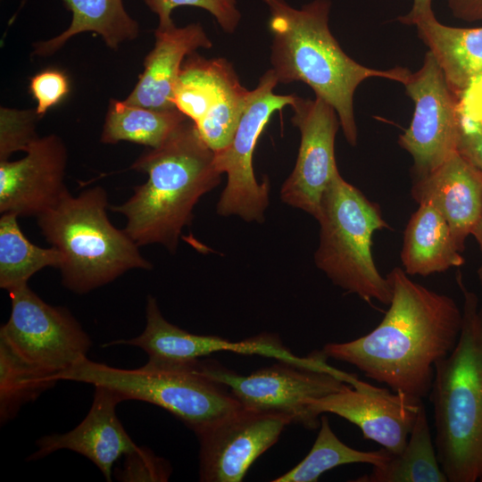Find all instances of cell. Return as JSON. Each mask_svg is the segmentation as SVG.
<instances>
[{"label": "cell", "instance_id": "1", "mask_svg": "<svg viewBox=\"0 0 482 482\" xmlns=\"http://www.w3.org/2000/svg\"><path fill=\"white\" fill-rule=\"evenodd\" d=\"M386 277L392 298L381 322L354 340L328 343L322 352L421 401L430 393L436 364L458 342L462 312L453 298L413 281L401 268Z\"/></svg>", "mask_w": 482, "mask_h": 482}, {"label": "cell", "instance_id": "2", "mask_svg": "<svg viewBox=\"0 0 482 482\" xmlns=\"http://www.w3.org/2000/svg\"><path fill=\"white\" fill-rule=\"evenodd\" d=\"M262 1L270 12V63L278 83L307 84L316 97L335 109L346 141L355 146L358 129L353 96L358 86L370 78L404 84L411 71L405 67L370 68L348 56L329 29L330 0H313L300 9L285 0Z\"/></svg>", "mask_w": 482, "mask_h": 482}, {"label": "cell", "instance_id": "3", "mask_svg": "<svg viewBox=\"0 0 482 482\" xmlns=\"http://www.w3.org/2000/svg\"><path fill=\"white\" fill-rule=\"evenodd\" d=\"M214 156L187 119L161 145L134 162L131 169L147 174V180L135 187L126 202L109 209L126 218L124 230L139 247L157 244L176 253L195 206L221 181Z\"/></svg>", "mask_w": 482, "mask_h": 482}, {"label": "cell", "instance_id": "4", "mask_svg": "<svg viewBox=\"0 0 482 482\" xmlns=\"http://www.w3.org/2000/svg\"><path fill=\"white\" fill-rule=\"evenodd\" d=\"M457 282L463 295L458 342L435 367L431 402L438 461L449 482L482 480V343L478 325V301Z\"/></svg>", "mask_w": 482, "mask_h": 482}, {"label": "cell", "instance_id": "5", "mask_svg": "<svg viewBox=\"0 0 482 482\" xmlns=\"http://www.w3.org/2000/svg\"><path fill=\"white\" fill-rule=\"evenodd\" d=\"M107 208L106 191L95 187L78 196L67 190L37 217L41 234L62 256V283L75 294L91 292L130 270L153 269L127 232L111 223Z\"/></svg>", "mask_w": 482, "mask_h": 482}, {"label": "cell", "instance_id": "6", "mask_svg": "<svg viewBox=\"0 0 482 482\" xmlns=\"http://www.w3.org/2000/svg\"><path fill=\"white\" fill-rule=\"evenodd\" d=\"M316 266L331 282L371 303L389 305L392 288L378 271L372 256V237L388 229L378 204L370 201L339 171L325 189L319 215Z\"/></svg>", "mask_w": 482, "mask_h": 482}, {"label": "cell", "instance_id": "7", "mask_svg": "<svg viewBox=\"0 0 482 482\" xmlns=\"http://www.w3.org/2000/svg\"><path fill=\"white\" fill-rule=\"evenodd\" d=\"M198 360L168 362L148 359L144 366L128 370L86 358L56 378L105 386L125 401L157 405L195 433L242 406L227 387L200 370Z\"/></svg>", "mask_w": 482, "mask_h": 482}, {"label": "cell", "instance_id": "8", "mask_svg": "<svg viewBox=\"0 0 482 482\" xmlns=\"http://www.w3.org/2000/svg\"><path fill=\"white\" fill-rule=\"evenodd\" d=\"M322 350L314 351L309 362L278 360V362L243 376L212 360H198L200 370L223 385L245 407L289 416L293 423L308 429L319 427L307 409L312 400L353 386L357 377L327 363Z\"/></svg>", "mask_w": 482, "mask_h": 482}, {"label": "cell", "instance_id": "9", "mask_svg": "<svg viewBox=\"0 0 482 482\" xmlns=\"http://www.w3.org/2000/svg\"><path fill=\"white\" fill-rule=\"evenodd\" d=\"M278 83L274 71L268 70L257 87L250 90L246 105L229 145L216 152L214 163L227 175L216 211L221 216H237L247 222H262L270 204V185L268 178L257 181L253 155L263 129L272 113L291 105L296 96L277 95Z\"/></svg>", "mask_w": 482, "mask_h": 482}, {"label": "cell", "instance_id": "10", "mask_svg": "<svg viewBox=\"0 0 482 482\" xmlns=\"http://www.w3.org/2000/svg\"><path fill=\"white\" fill-rule=\"evenodd\" d=\"M9 295L11 314L0 338L23 360L56 378L87 358L92 340L69 309L48 304L28 285Z\"/></svg>", "mask_w": 482, "mask_h": 482}, {"label": "cell", "instance_id": "11", "mask_svg": "<svg viewBox=\"0 0 482 482\" xmlns=\"http://www.w3.org/2000/svg\"><path fill=\"white\" fill-rule=\"evenodd\" d=\"M250 94L224 58L187 55L174 89V104L214 152L231 142Z\"/></svg>", "mask_w": 482, "mask_h": 482}, {"label": "cell", "instance_id": "12", "mask_svg": "<svg viewBox=\"0 0 482 482\" xmlns=\"http://www.w3.org/2000/svg\"><path fill=\"white\" fill-rule=\"evenodd\" d=\"M403 85L414 111L398 144L412 158L415 179L428 175L458 153V101L428 51L422 66Z\"/></svg>", "mask_w": 482, "mask_h": 482}, {"label": "cell", "instance_id": "13", "mask_svg": "<svg viewBox=\"0 0 482 482\" xmlns=\"http://www.w3.org/2000/svg\"><path fill=\"white\" fill-rule=\"evenodd\" d=\"M291 423L287 415L241 406L195 432L200 443L199 480L242 481L251 465Z\"/></svg>", "mask_w": 482, "mask_h": 482}, {"label": "cell", "instance_id": "14", "mask_svg": "<svg viewBox=\"0 0 482 482\" xmlns=\"http://www.w3.org/2000/svg\"><path fill=\"white\" fill-rule=\"evenodd\" d=\"M290 106L301 142L293 171L281 187L280 198L316 219L323 193L338 172L335 139L340 121L335 109L319 97L311 100L296 96Z\"/></svg>", "mask_w": 482, "mask_h": 482}, {"label": "cell", "instance_id": "15", "mask_svg": "<svg viewBox=\"0 0 482 482\" xmlns=\"http://www.w3.org/2000/svg\"><path fill=\"white\" fill-rule=\"evenodd\" d=\"M421 403L358 379L353 386L312 400L307 409L316 419L324 413L340 416L356 425L365 438L398 454L408 441Z\"/></svg>", "mask_w": 482, "mask_h": 482}, {"label": "cell", "instance_id": "16", "mask_svg": "<svg viewBox=\"0 0 482 482\" xmlns=\"http://www.w3.org/2000/svg\"><path fill=\"white\" fill-rule=\"evenodd\" d=\"M17 161L0 160V213L42 214L68 190L64 184L67 149L54 134L36 137Z\"/></svg>", "mask_w": 482, "mask_h": 482}, {"label": "cell", "instance_id": "17", "mask_svg": "<svg viewBox=\"0 0 482 482\" xmlns=\"http://www.w3.org/2000/svg\"><path fill=\"white\" fill-rule=\"evenodd\" d=\"M129 345L142 349L148 359L168 362H188L217 352L258 354L281 361L309 362L312 355L297 357L273 336L261 335L240 342H231L216 336L189 333L168 321L161 312L157 300L148 295L145 304L144 331L131 339L108 343Z\"/></svg>", "mask_w": 482, "mask_h": 482}, {"label": "cell", "instance_id": "18", "mask_svg": "<svg viewBox=\"0 0 482 482\" xmlns=\"http://www.w3.org/2000/svg\"><path fill=\"white\" fill-rule=\"evenodd\" d=\"M125 401L115 390L95 386L92 405L86 418L72 430L39 438L37 451L27 461L42 459L58 450L76 452L90 460L112 481L114 462L137 445L124 429L116 415V406Z\"/></svg>", "mask_w": 482, "mask_h": 482}, {"label": "cell", "instance_id": "19", "mask_svg": "<svg viewBox=\"0 0 482 482\" xmlns=\"http://www.w3.org/2000/svg\"><path fill=\"white\" fill-rule=\"evenodd\" d=\"M411 195L440 212L462 253L482 212V172L456 153L428 175L415 179Z\"/></svg>", "mask_w": 482, "mask_h": 482}, {"label": "cell", "instance_id": "20", "mask_svg": "<svg viewBox=\"0 0 482 482\" xmlns=\"http://www.w3.org/2000/svg\"><path fill=\"white\" fill-rule=\"evenodd\" d=\"M154 46L144 62V71L126 102L152 109H173L174 89L186 57L212 43L200 23L182 28H157Z\"/></svg>", "mask_w": 482, "mask_h": 482}, {"label": "cell", "instance_id": "21", "mask_svg": "<svg viewBox=\"0 0 482 482\" xmlns=\"http://www.w3.org/2000/svg\"><path fill=\"white\" fill-rule=\"evenodd\" d=\"M414 26L456 98L482 79V27L446 26L436 20L435 13Z\"/></svg>", "mask_w": 482, "mask_h": 482}, {"label": "cell", "instance_id": "22", "mask_svg": "<svg viewBox=\"0 0 482 482\" xmlns=\"http://www.w3.org/2000/svg\"><path fill=\"white\" fill-rule=\"evenodd\" d=\"M401 260L408 275L423 277L465 262L447 221L429 204H420L411 216L404 230Z\"/></svg>", "mask_w": 482, "mask_h": 482}, {"label": "cell", "instance_id": "23", "mask_svg": "<svg viewBox=\"0 0 482 482\" xmlns=\"http://www.w3.org/2000/svg\"><path fill=\"white\" fill-rule=\"evenodd\" d=\"M72 13L70 27L49 40L37 42L34 54L46 56L60 49L71 37L94 32L116 49L139 34L138 23L126 12L122 0H62Z\"/></svg>", "mask_w": 482, "mask_h": 482}, {"label": "cell", "instance_id": "24", "mask_svg": "<svg viewBox=\"0 0 482 482\" xmlns=\"http://www.w3.org/2000/svg\"><path fill=\"white\" fill-rule=\"evenodd\" d=\"M362 482H448L432 442L423 403L403 450L372 471L356 479Z\"/></svg>", "mask_w": 482, "mask_h": 482}, {"label": "cell", "instance_id": "25", "mask_svg": "<svg viewBox=\"0 0 482 482\" xmlns=\"http://www.w3.org/2000/svg\"><path fill=\"white\" fill-rule=\"evenodd\" d=\"M187 119L177 108L158 110L112 99L101 141L104 144L129 141L155 148Z\"/></svg>", "mask_w": 482, "mask_h": 482}, {"label": "cell", "instance_id": "26", "mask_svg": "<svg viewBox=\"0 0 482 482\" xmlns=\"http://www.w3.org/2000/svg\"><path fill=\"white\" fill-rule=\"evenodd\" d=\"M61 253L54 247H39L21 231L18 216L1 214L0 218V287L11 292L28 285V280L46 267L59 269Z\"/></svg>", "mask_w": 482, "mask_h": 482}, {"label": "cell", "instance_id": "27", "mask_svg": "<svg viewBox=\"0 0 482 482\" xmlns=\"http://www.w3.org/2000/svg\"><path fill=\"white\" fill-rule=\"evenodd\" d=\"M393 453L383 448L360 451L343 443L333 432L328 418L321 415L320 430L309 453L292 470L273 479V482H315L324 472L346 464L366 463L379 466Z\"/></svg>", "mask_w": 482, "mask_h": 482}, {"label": "cell", "instance_id": "28", "mask_svg": "<svg viewBox=\"0 0 482 482\" xmlns=\"http://www.w3.org/2000/svg\"><path fill=\"white\" fill-rule=\"evenodd\" d=\"M58 380L29 363L0 338V422L12 420L26 403L37 400Z\"/></svg>", "mask_w": 482, "mask_h": 482}, {"label": "cell", "instance_id": "29", "mask_svg": "<svg viewBox=\"0 0 482 482\" xmlns=\"http://www.w3.org/2000/svg\"><path fill=\"white\" fill-rule=\"evenodd\" d=\"M457 101L458 153L482 172V80L479 97L474 87L470 86Z\"/></svg>", "mask_w": 482, "mask_h": 482}, {"label": "cell", "instance_id": "30", "mask_svg": "<svg viewBox=\"0 0 482 482\" xmlns=\"http://www.w3.org/2000/svg\"><path fill=\"white\" fill-rule=\"evenodd\" d=\"M149 9L159 18V29L173 25V9L189 5L209 12L226 33H234L241 20L237 0H145Z\"/></svg>", "mask_w": 482, "mask_h": 482}, {"label": "cell", "instance_id": "31", "mask_svg": "<svg viewBox=\"0 0 482 482\" xmlns=\"http://www.w3.org/2000/svg\"><path fill=\"white\" fill-rule=\"evenodd\" d=\"M39 117L36 111H17L1 108L0 160H7L16 151H24L37 137L35 121Z\"/></svg>", "mask_w": 482, "mask_h": 482}, {"label": "cell", "instance_id": "32", "mask_svg": "<svg viewBox=\"0 0 482 482\" xmlns=\"http://www.w3.org/2000/svg\"><path fill=\"white\" fill-rule=\"evenodd\" d=\"M123 469L115 473L121 481H167L172 469L170 462L147 448L137 446L126 454Z\"/></svg>", "mask_w": 482, "mask_h": 482}, {"label": "cell", "instance_id": "33", "mask_svg": "<svg viewBox=\"0 0 482 482\" xmlns=\"http://www.w3.org/2000/svg\"><path fill=\"white\" fill-rule=\"evenodd\" d=\"M29 89L37 101L35 111L40 118L66 96L70 83L62 71L46 69L31 78Z\"/></svg>", "mask_w": 482, "mask_h": 482}, {"label": "cell", "instance_id": "34", "mask_svg": "<svg viewBox=\"0 0 482 482\" xmlns=\"http://www.w3.org/2000/svg\"><path fill=\"white\" fill-rule=\"evenodd\" d=\"M452 14L461 21H482V0H445Z\"/></svg>", "mask_w": 482, "mask_h": 482}, {"label": "cell", "instance_id": "35", "mask_svg": "<svg viewBox=\"0 0 482 482\" xmlns=\"http://www.w3.org/2000/svg\"><path fill=\"white\" fill-rule=\"evenodd\" d=\"M432 0H412V7L397 20L405 25H415L420 20L433 14Z\"/></svg>", "mask_w": 482, "mask_h": 482}, {"label": "cell", "instance_id": "36", "mask_svg": "<svg viewBox=\"0 0 482 482\" xmlns=\"http://www.w3.org/2000/svg\"><path fill=\"white\" fill-rule=\"evenodd\" d=\"M471 235H473L474 237L476 238L477 243L478 244L479 249L481 252V264L478 270V279L482 287V212L478 219V221L476 224Z\"/></svg>", "mask_w": 482, "mask_h": 482}, {"label": "cell", "instance_id": "37", "mask_svg": "<svg viewBox=\"0 0 482 482\" xmlns=\"http://www.w3.org/2000/svg\"><path fill=\"white\" fill-rule=\"evenodd\" d=\"M478 325L479 330V336L482 343V305L478 310Z\"/></svg>", "mask_w": 482, "mask_h": 482}]
</instances>
